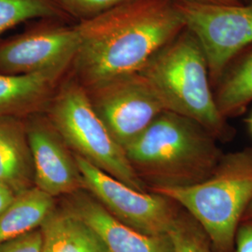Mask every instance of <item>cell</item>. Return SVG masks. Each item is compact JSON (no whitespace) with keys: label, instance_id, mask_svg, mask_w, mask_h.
<instances>
[{"label":"cell","instance_id":"cell-12","mask_svg":"<svg viewBox=\"0 0 252 252\" xmlns=\"http://www.w3.org/2000/svg\"><path fill=\"white\" fill-rule=\"evenodd\" d=\"M39 229L41 252H108L97 233L72 210L54 211Z\"/></svg>","mask_w":252,"mask_h":252},{"label":"cell","instance_id":"cell-27","mask_svg":"<svg viewBox=\"0 0 252 252\" xmlns=\"http://www.w3.org/2000/svg\"><path fill=\"white\" fill-rule=\"evenodd\" d=\"M57 1H58V0H57Z\"/></svg>","mask_w":252,"mask_h":252},{"label":"cell","instance_id":"cell-26","mask_svg":"<svg viewBox=\"0 0 252 252\" xmlns=\"http://www.w3.org/2000/svg\"><path fill=\"white\" fill-rule=\"evenodd\" d=\"M242 4H247V3H252V0H238Z\"/></svg>","mask_w":252,"mask_h":252},{"label":"cell","instance_id":"cell-3","mask_svg":"<svg viewBox=\"0 0 252 252\" xmlns=\"http://www.w3.org/2000/svg\"><path fill=\"white\" fill-rule=\"evenodd\" d=\"M139 73L165 110L197 122L219 142L234 138L233 127L217 108L203 47L187 27L154 54Z\"/></svg>","mask_w":252,"mask_h":252},{"label":"cell","instance_id":"cell-18","mask_svg":"<svg viewBox=\"0 0 252 252\" xmlns=\"http://www.w3.org/2000/svg\"><path fill=\"white\" fill-rule=\"evenodd\" d=\"M168 235L175 252H214L205 231L180 207Z\"/></svg>","mask_w":252,"mask_h":252},{"label":"cell","instance_id":"cell-22","mask_svg":"<svg viewBox=\"0 0 252 252\" xmlns=\"http://www.w3.org/2000/svg\"><path fill=\"white\" fill-rule=\"evenodd\" d=\"M17 193L9 186L0 183V215L9 207V204L14 200Z\"/></svg>","mask_w":252,"mask_h":252},{"label":"cell","instance_id":"cell-4","mask_svg":"<svg viewBox=\"0 0 252 252\" xmlns=\"http://www.w3.org/2000/svg\"><path fill=\"white\" fill-rule=\"evenodd\" d=\"M192 217L214 252H234L244 214L252 203V147L225 153L206 180L182 187L153 189Z\"/></svg>","mask_w":252,"mask_h":252},{"label":"cell","instance_id":"cell-19","mask_svg":"<svg viewBox=\"0 0 252 252\" xmlns=\"http://www.w3.org/2000/svg\"><path fill=\"white\" fill-rule=\"evenodd\" d=\"M132 0H58L64 12L77 23L94 18Z\"/></svg>","mask_w":252,"mask_h":252},{"label":"cell","instance_id":"cell-15","mask_svg":"<svg viewBox=\"0 0 252 252\" xmlns=\"http://www.w3.org/2000/svg\"><path fill=\"white\" fill-rule=\"evenodd\" d=\"M30 150L17 117H0V183L17 194L29 188Z\"/></svg>","mask_w":252,"mask_h":252},{"label":"cell","instance_id":"cell-6","mask_svg":"<svg viewBox=\"0 0 252 252\" xmlns=\"http://www.w3.org/2000/svg\"><path fill=\"white\" fill-rule=\"evenodd\" d=\"M84 187L115 219L135 231L149 235H165L180 207L158 193L133 189L81 156L75 154Z\"/></svg>","mask_w":252,"mask_h":252},{"label":"cell","instance_id":"cell-17","mask_svg":"<svg viewBox=\"0 0 252 252\" xmlns=\"http://www.w3.org/2000/svg\"><path fill=\"white\" fill-rule=\"evenodd\" d=\"M31 20L73 21L57 0H0V36Z\"/></svg>","mask_w":252,"mask_h":252},{"label":"cell","instance_id":"cell-20","mask_svg":"<svg viewBox=\"0 0 252 252\" xmlns=\"http://www.w3.org/2000/svg\"><path fill=\"white\" fill-rule=\"evenodd\" d=\"M0 252H41L40 229L0 244Z\"/></svg>","mask_w":252,"mask_h":252},{"label":"cell","instance_id":"cell-16","mask_svg":"<svg viewBox=\"0 0 252 252\" xmlns=\"http://www.w3.org/2000/svg\"><path fill=\"white\" fill-rule=\"evenodd\" d=\"M54 211V197L36 187L19 192L0 215V244L39 229Z\"/></svg>","mask_w":252,"mask_h":252},{"label":"cell","instance_id":"cell-21","mask_svg":"<svg viewBox=\"0 0 252 252\" xmlns=\"http://www.w3.org/2000/svg\"><path fill=\"white\" fill-rule=\"evenodd\" d=\"M234 252H252V220L241 221L234 240Z\"/></svg>","mask_w":252,"mask_h":252},{"label":"cell","instance_id":"cell-10","mask_svg":"<svg viewBox=\"0 0 252 252\" xmlns=\"http://www.w3.org/2000/svg\"><path fill=\"white\" fill-rule=\"evenodd\" d=\"M45 126L33 124L27 142L37 189L51 196L70 193L84 186L81 173L61 142Z\"/></svg>","mask_w":252,"mask_h":252},{"label":"cell","instance_id":"cell-23","mask_svg":"<svg viewBox=\"0 0 252 252\" xmlns=\"http://www.w3.org/2000/svg\"><path fill=\"white\" fill-rule=\"evenodd\" d=\"M177 2H189L197 4H208V5H220V6H233L242 4L238 0H173Z\"/></svg>","mask_w":252,"mask_h":252},{"label":"cell","instance_id":"cell-5","mask_svg":"<svg viewBox=\"0 0 252 252\" xmlns=\"http://www.w3.org/2000/svg\"><path fill=\"white\" fill-rule=\"evenodd\" d=\"M52 125L76 154L133 189L146 191L144 182L101 121L86 89L72 78L49 102Z\"/></svg>","mask_w":252,"mask_h":252},{"label":"cell","instance_id":"cell-9","mask_svg":"<svg viewBox=\"0 0 252 252\" xmlns=\"http://www.w3.org/2000/svg\"><path fill=\"white\" fill-rule=\"evenodd\" d=\"M86 91L97 115L124 151L165 111L161 100L140 73Z\"/></svg>","mask_w":252,"mask_h":252},{"label":"cell","instance_id":"cell-14","mask_svg":"<svg viewBox=\"0 0 252 252\" xmlns=\"http://www.w3.org/2000/svg\"><path fill=\"white\" fill-rule=\"evenodd\" d=\"M62 77L46 73H0V117H17L38 108L50 98L54 86Z\"/></svg>","mask_w":252,"mask_h":252},{"label":"cell","instance_id":"cell-2","mask_svg":"<svg viewBox=\"0 0 252 252\" xmlns=\"http://www.w3.org/2000/svg\"><path fill=\"white\" fill-rule=\"evenodd\" d=\"M125 153L138 177L154 188L182 187L206 180L224 154L216 137L197 122L163 111Z\"/></svg>","mask_w":252,"mask_h":252},{"label":"cell","instance_id":"cell-7","mask_svg":"<svg viewBox=\"0 0 252 252\" xmlns=\"http://www.w3.org/2000/svg\"><path fill=\"white\" fill-rule=\"evenodd\" d=\"M77 23L37 20L17 36L0 42V73H46L63 76L79 46Z\"/></svg>","mask_w":252,"mask_h":252},{"label":"cell","instance_id":"cell-25","mask_svg":"<svg viewBox=\"0 0 252 252\" xmlns=\"http://www.w3.org/2000/svg\"><path fill=\"white\" fill-rule=\"evenodd\" d=\"M247 126H248V128H249V131H250L251 135H252V114L247 119Z\"/></svg>","mask_w":252,"mask_h":252},{"label":"cell","instance_id":"cell-24","mask_svg":"<svg viewBox=\"0 0 252 252\" xmlns=\"http://www.w3.org/2000/svg\"><path fill=\"white\" fill-rule=\"evenodd\" d=\"M245 220H252V203L250 205V207H248L247 211L244 214L242 221Z\"/></svg>","mask_w":252,"mask_h":252},{"label":"cell","instance_id":"cell-1","mask_svg":"<svg viewBox=\"0 0 252 252\" xmlns=\"http://www.w3.org/2000/svg\"><path fill=\"white\" fill-rule=\"evenodd\" d=\"M71 70L85 89L140 70L185 27L173 0H132L77 23Z\"/></svg>","mask_w":252,"mask_h":252},{"label":"cell","instance_id":"cell-13","mask_svg":"<svg viewBox=\"0 0 252 252\" xmlns=\"http://www.w3.org/2000/svg\"><path fill=\"white\" fill-rule=\"evenodd\" d=\"M212 89L222 117L228 120L243 114L252 103V44L228 62Z\"/></svg>","mask_w":252,"mask_h":252},{"label":"cell","instance_id":"cell-11","mask_svg":"<svg viewBox=\"0 0 252 252\" xmlns=\"http://www.w3.org/2000/svg\"><path fill=\"white\" fill-rule=\"evenodd\" d=\"M72 211L97 233L108 252H175L168 234L139 233L118 220L99 202L81 199Z\"/></svg>","mask_w":252,"mask_h":252},{"label":"cell","instance_id":"cell-8","mask_svg":"<svg viewBox=\"0 0 252 252\" xmlns=\"http://www.w3.org/2000/svg\"><path fill=\"white\" fill-rule=\"evenodd\" d=\"M174 2L185 27L203 47L213 86L234 55L252 44V2L233 6Z\"/></svg>","mask_w":252,"mask_h":252}]
</instances>
